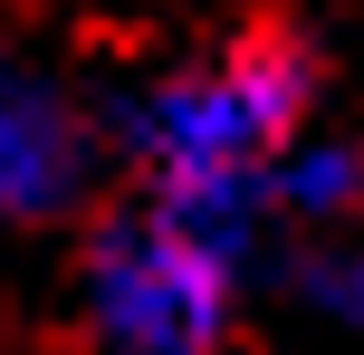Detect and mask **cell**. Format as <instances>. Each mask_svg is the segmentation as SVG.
<instances>
[{
	"mask_svg": "<svg viewBox=\"0 0 364 355\" xmlns=\"http://www.w3.org/2000/svg\"><path fill=\"white\" fill-rule=\"evenodd\" d=\"M106 154H115L106 106H87L29 48H0V231L77 221L96 173H106Z\"/></svg>",
	"mask_w": 364,
	"mask_h": 355,
	"instance_id": "3957f363",
	"label": "cell"
},
{
	"mask_svg": "<svg viewBox=\"0 0 364 355\" xmlns=\"http://www.w3.org/2000/svg\"><path fill=\"white\" fill-rule=\"evenodd\" d=\"M278 288H288L316 327L364 337V221L355 231H307V240L288 250V269H278Z\"/></svg>",
	"mask_w": 364,
	"mask_h": 355,
	"instance_id": "5b68a950",
	"label": "cell"
},
{
	"mask_svg": "<svg viewBox=\"0 0 364 355\" xmlns=\"http://www.w3.org/2000/svg\"><path fill=\"white\" fill-rule=\"evenodd\" d=\"M250 250L211 240L134 183L125 211L87 231L77 250V346L87 355H230L240 298H250Z\"/></svg>",
	"mask_w": 364,
	"mask_h": 355,
	"instance_id": "7a4b0ae2",
	"label": "cell"
},
{
	"mask_svg": "<svg viewBox=\"0 0 364 355\" xmlns=\"http://www.w3.org/2000/svg\"><path fill=\"white\" fill-rule=\"evenodd\" d=\"M269 211H278L288 231H355V221H364V134L307 125V134L269 164Z\"/></svg>",
	"mask_w": 364,
	"mask_h": 355,
	"instance_id": "277c9868",
	"label": "cell"
},
{
	"mask_svg": "<svg viewBox=\"0 0 364 355\" xmlns=\"http://www.w3.org/2000/svg\"><path fill=\"white\" fill-rule=\"evenodd\" d=\"M326 58L297 19H250L211 48L154 68L106 106L134 183H269V164L316 125Z\"/></svg>",
	"mask_w": 364,
	"mask_h": 355,
	"instance_id": "6da1fadb",
	"label": "cell"
}]
</instances>
